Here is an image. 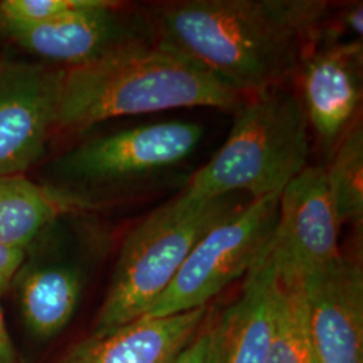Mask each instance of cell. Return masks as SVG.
Masks as SVG:
<instances>
[{"label": "cell", "instance_id": "e0dca14e", "mask_svg": "<svg viewBox=\"0 0 363 363\" xmlns=\"http://www.w3.org/2000/svg\"><path fill=\"white\" fill-rule=\"evenodd\" d=\"M325 178L337 220L361 223L363 218V127L361 118L327 160Z\"/></svg>", "mask_w": 363, "mask_h": 363}, {"label": "cell", "instance_id": "d6986e66", "mask_svg": "<svg viewBox=\"0 0 363 363\" xmlns=\"http://www.w3.org/2000/svg\"><path fill=\"white\" fill-rule=\"evenodd\" d=\"M27 249L0 244V294L13 283L26 261Z\"/></svg>", "mask_w": 363, "mask_h": 363}, {"label": "cell", "instance_id": "5bb4252c", "mask_svg": "<svg viewBox=\"0 0 363 363\" xmlns=\"http://www.w3.org/2000/svg\"><path fill=\"white\" fill-rule=\"evenodd\" d=\"M91 208V198L73 190L0 175V244L27 249L54 220Z\"/></svg>", "mask_w": 363, "mask_h": 363}, {"label": "cell", "instance_id": "2e32d148", "mask_svg": "<svg viewBox=\"0 0 363 363\" xmlns=\"http://www.w3.org/2000/svg\"><path fill=\"white\" fill-rule=\"evenodd\" d=\"M276 313L267 363H319L303 279L276 274Z\"/></svg>", "mask_w": 363, "mask_h": 363}, {"label": "cell", "instance_id": "30bf717a", "mask_svg": "<svg viewBox=\"0 0 363 363\" xmlns=\"http://www.w3.org/2000/svg\"><path fill=\"white\" fill-rule=\"evenodd\" d=\"M62 69L0 67V175H23L55 130Z\"/></svg>", "mask_w": 363, "mask_h": 363}, {"label": "cell", "instance_id": "4fadbf2b", "mask_svg": "<svg viewBox=\"0 0 363 363\" xmlns=\"http://www.w3.org/2000/svg\"><path fill=\"white\" fill-rule=\"evenodd\" d=\"M267 249L247 273L241 295L217 322L211 319L208 363H267L277 295Z\"/></svg>", "mask_w": 363, "mask_h": 363}, {"label": "cell", "instance_id": "3957f363", "mask_svg": "<svg viewBox=\"0 0 363 363\" xmlns=\"http://www.w3.org/2000/svg\"><path fill=\"white\" fill-rule=\"evenodd\" d=\"M218 152L174 201L193 208L247 193L259 199L284 189L307 167L310 128L296 93L273 88L247 96Z\"/></svg>", "mask_w": 363, "mask_h": 363}, {"label": "cell", "instance_id": "ac0fdd59", "mask_svg": "<svg viewBox=\"0 0 363 363\" xmlns=\"http://www.w3.org/2000/svg\"><path fill=\"white\" fill-rule=\"evenodd\" d=\"M94 0H3L0 22L33 25L89 7Z\"/></svg>", "mask_w": 363, "mask_h": 363}, {"label": "cell", "instance_id": "6da1fadb", "mask_svg": "<svg viewBox=\"0 0 363 363\" xmlns=\"http://www.w3.org/2000/svg\"><path fill=\"white\" fill-rule=\"evenodd\" d=\"M328 10L323 0H172L144 15L157 42L252 96L295 78Z\"/></svg>", "mask_w": 363, "mask_h": 363}, {"label": "cell", "instance_id": "ba28073f", "mask_svg": "<svg viewBox=\"0 0 363 363\" xmlns=\"http://www.w3.org/2000/svg\"><path fill=\"white\" fill-rule=\"evenodd\" d=\"M7 35L27 52L64 69L86 65L133 42L154 38L145 15L121 13L111 0L33 25L3 23Z\"/></svg>", "mask_w": 363, "mask_h": 363}, {"label": "cell", "instance_id": "9a60e30c", "mask_svg": "<svg viewBox=\"0 0 363 363\" xmlns=\"http://www.w3.org/2000/svg\"><path fill=\"white\" fill-rule=\"evenodd\" d=\"M15 281L27 330L45 340L62 333L77 311L82 294V276L77 268L25 261Z\"/></svg>", "mask_w": 363, "mask_h": 363}, {"label": "cell", "instance_id": "7a4b0ae2", "mask_svg": "<svg viewBox=\"0 0 363 363\" xmlns=\"http://www.w3.org/2000/svg\"><path fill=\"white\" fill-rule=\"evenodd\" d=\"M61 69L55 130L64 132L181 108L234 113L247 97L155 38L133 42L86 65Z\"/></svg>", "mask_w": 363, "mask_h": 363}, {"label": "cell", "instance_id": "9c48e42d", "mask_svg": "<svg viewBox=\"0 0 363 363\" xmlns=\"http://www.w3.org/2000/svg\"><path fill=\"white\" fill-rule=\"evenodd\" d=\"M362 65V40H343L316 42L298 66V100L327 160L361 118Z\"/></svg>", "mask_w": 363, "mask_h": 363}, {"label": "cell", "instance_id": "7c38bea8", "mask_svg": "<svg viewBox=\"0 0 363 363\" xmlns=\"http://www.w3.org/2000/svg\"><path fill=\"white\" fill-rule=\"evenodd\" d=\"M208 315V307L169 316L144 315L104 334H91L64 363H175Z\"/></svg>", "mask_w": 363, "mask_h": 363}, {"label": "cell", "instance_id": "8fae6325", "mask_svg": "<svg viewBox=\"0 0 363 363\" xmlns=\"http://www.w3.org/2000/svg\"><path fill=\"white\" fill-rule=\"evenodd\" d=\"M303 284L319 363H363L362 267L340 255Z\"/></svg>", "mask_w": 363, "mask_h": 363}, {"label": "cell", "instance_id": "277c9868", "mask_svg": "<svg viewBox=\"0 0 363 363\" xmlns=\"http://www.w3.org/2000/svg\"><path fill=\"white\" fill-rule=\"evenodd\" d=\"M237 210L230 195L193 208L172 199L150 213L123 241L91 335L144 316L202 237Z\"/></svg>", "mask_w": 363, "mask_h": 363}, {"label": "cell", "instance_id": "8992f818", "mask_svg": "<svg viewBox=\"0 0 363 363\" xmlns=\"http://www.w3.org/2000/svg\"><path fill=\"white\" fill-rule=\"evenodd\" d=\"M203 128L193 121H160L118 130L79 144L58 167L72 181L132 183L164 177L194 154Z\"/></svg>", "mask_w": 363, "mask_h": 363}, {"label": "cell", "instance_id": "44dd1931", "mask_svg": "<svg viewBox=\"0 0 363 363\" xmlns=\"http://www.w3.org/2000/svg\"><path fill=\"white\" fill-rule=\"evenodd\" d=\"M0 363H21L6 323V316L1 307V294H0Z\"/></svg>", "mask_w": 363, "mask_h": 363}, {"label": "cell", "instance_id": "ffe728a7", "mask_svg": "<svg viewBox=\"0 0 363 363\" xmlns=\"http://www.w3.org/2000/svg\"><path fill=\"white\" fill-rule=\"evenodd\" d=\"M210 323L211 316L208 315L205 325L189 347L183 351L175 363H208V340H210Z\"/></svg>", "mask_w": 363, "mask_h": 363}, {"label": "cell", "instance_id": "52a82bcc", "mask_svg": "<svg viewBox=\"0 0 363 363\" xmlns=\"http://www.w3.org/2000/svg\"><path fill=\"white\" fill-rule=\"evenodd\" d=\"M340 222L325 166H307L281 190L277 220L267 249L281 277H300L337 259Z\"/></svg>", "mask_w": 363, "mask_h": 363}, {"label": "cell", "instance_id": "5b68a950", "mask_svg": "<svg viewBox=\"0 0 363 363\" xmlns=\"http://www.w3.org/2000/svg\"><path fill=\"white\" fill-rule=\"evenodd\" d=\"M280 194L281 190L253 199L213 226L145 315L169 316L208 307L226 286L247 276L269 245Z\"/></svg>", "mask_w": 363, "mask_h": 363}]
</instances>
